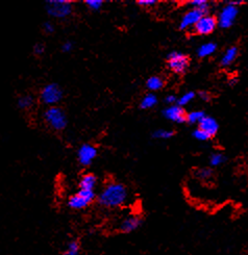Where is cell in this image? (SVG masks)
Wrapping results in <instances>:
<instances>
[{"instance_id": "9", "label": "cell", "mask_w": 248, "mask_h": 255, "mask_svg": "<svg viewBox=\"0 0 248 255\" xmlns=\"http://www.w3.org/2000/svg\"><path fill=\"white\" fill-rule=\"evenodd\" d=\"M208 13L205 10L198 9V8H191L189 9L187 13L184 14V16L181 19L180 22V29L181 30H188L190 28H193L194 25L198 22V20L207 15Z\"/></svg>"}, {"instance_id": "17", "label": "cell", "mask_w": 248, "mask_h": 255, "mask_svg": "<svg viewBox=\"0 0 248 255\" xmlns=\"http://www.w3.org/2000/svg\"><path fill=\"white\" fill-rule=\"evenodd\" d=\"M159 102V99L156 94L153 93H148L143 98H142L140 102V108L142 110H150L152 108H155Z\"/></svg>"}, {"instance_id": "19", "label": "cell", "mask_w": 248, "mask_h": 255, "mask_svg": "<svg viewBox=\"0 0 248 255\" xmlns=\"http://www.w3.org/2000/svg\"><path fill=\"white\" fill-rule=\"evenodd\" d=\"M34 103V98L31 95H22L17 100V106L20 110H29Z\"/></svg>"}, {"instance_id": "24", "label": "cell", "mask_w": 248, "mask_h": 255, "mask_svg": "<svg viewBox=\"0 0 248 255\" xmlns=\"http://www.w3.org/2000/svg\"><path fill=\"white\" fill-rule=\"evenodd\" d=\"M63 255H79V243L77 241L70 242Z\"/></svg>"}, {"instance_id": "34", "label": "cell", "mask_w": 248, "mask_h": 255, "mask_svg": "<svg viewBox=\"0 0 248 255\" xmlns=\"http://www.w3.org/2000/svg\"><path fill=\"white\" fill-rule=\"evenodd\" d=\"M177 101V97L175 95H168L166 96V98H165V102H166L167 104H169V106H173V104Z\"/></svg>"}, {"instance_id": "30", "label": "cell", "mask_w": 248, "mask_h": 255, "mask_svg": "<svg viewBox=\"0 0 248 255\" xmlns=\"http://www.w3.org/2000/svg\"><path fill=\"white\" fill-rule=\"evenodd\" d=\"M158 3L156 0H139L137 1V4L142 6V7H148V6H153Z\"/></svg>"}, {"instance_id": "7", "label": "cell", "mask_w": 248, "mask_h": 255, "mask_svg": "<svg viewBox=\"0 0 248 255\" xmlns=\"http://www.w3.org/2000/svg\"><path fill=\"white\" fill-rule=\"evenodd\" d=\"M238 14H239V7L228 3L226 6L222 7L218 17H216L218 26L223 29H228L232 27Z\"/></svg>"}, {"instance_id": "16", "label": "cell", "mask_w": 248, "mask_h": 255, "mask_svg": "<svg viewBox=\"0 0 248 255\" xmlns=\"http://www.w3.org/2000/svg\"><path fill=\"white\" fill-rule=\"evenodd\" d=\"M217 48L218 46L214 42L205 43L202 46H199V48L197 49V56L199 59H205V57L214 54L217 51Z\"/></svg>"}, {"instance_id": "22", "label": "cell", "mask_w": 248, "mask_h": 255, "mask_svg": "<svg viewBox=\"0 0 248 255\" xmlns=\"http://www.w3.org/2000/svg\"><path fill=\"white\" fill-rule=\"evenodd\" d=\"M195 97H196V94L194 92H192V91H190V92H187V93H185L184 95H182L180 98H177V106H180V107H185V106H187V104H189L190 103L191 101H193L194 99H195Z\"/></svg>"}, {"instance_id": "31", "label": "cell", "mask_w": 248, "mask_h": 255, "mask_svg": "<svg viewBox=\"0 0 248 255\" xmlns=\"http://www.w3.org/2000/svg\"><path fill=\"white\" fill-rule=\"evenodd\" d=\"M43 30H44L46 33L50 34V33L54 32V25L52 24L51 22L47 21V22H45L44 24H43Z\"/></svg>"}, {"instance_id": "33", "label": "cell", "mask_w": 248, "mask_h": 255, "mask_svg": "<svg viewBox=\"0 0 248 255\" xmlns=\"http://www.w3.org/2000/svg\"><path fill=\"white\" fill-rule=\"evenodd\" d=\"M73 49V43L70 42V41H67L65 42L63 45H62V51L63 52H70L71 50Z\"/></svg>"}, {"instance_id": "23", "label": "cell", "mask_w": 248, "mask_h": 255, "mask_svg": "<svg viewBox=\"0 0 248 255\" xmlns=\"http://www.w3.org/2000/svg\"><path fill=\"white\" fill-rule=\"evenodd\" d=\"M227 160V156L220 153V152H216V153H213L210 156V165L212 167H219L222 164L226 163Z\"/></svg>"}, {"instance_id": "8", "label": "cell", "mask_w": 248, "mask_h": 255, "mask_svg": "<svg viewBox=\"0 0 248 255\" xmlns=\"http://www.w3.org/2000/svg\"><path fill=\"white\" fill-rule=\"evenodd\" d=\"M217 27V18L213 15L207 14L198 20L192 29L194 33L198 34V36H209V34L214 32Z\"/></svg>"}, {"instance_id": "2", "label": "cell", "mask_w": 248, "mask_h": 255, "mask_svg": "<svg viewBox=\"0 0 248 255\" xmlns=\"http://www.w3.org/2000/svg\"><path fill=\"white\" fill-rule=\"evenodd\" d=\"M43 116L47 125L56 131L64 130L68 125L65 112L58 107H49L44 112Z\"/></svg>"}, {"instance_id": "25", "label": "cell", "mask_w": 248, "mask_h": 255, "mask_svg": "<svg viewBox=\"0 0 248 255\" xmlns=\"http://www.w3.org/2000/svg\"><path fill=\"white\" fill-rule=\"evenodd\" d=\"M190 5L192 6V8H198L209 13L210 3L207 0H192V1H190Z\"/></svg>"}, {"instance_id": "13", "label": "cell", "mask_w": 248, "mask_h": 255, "mask_svg": "<svg viewBox=\"0 0 248 255\" xmlns=\"http://www.w3.org/2000/svg\"><path fill=\"white\" fill-rule=\"evenodd\" d=\"M142 224V219L138 216H131L125 218L120 224V231L123 234H131L137 230Z\"/></svg>"}, {"instance_id": "35", "label": "cell", "mask_w": 248, "mask_h": 255, "mask_svg": "<svg viewBox=\"0 0 248 255\" xmlns=\"http://www.w3.org/2000/svg\"><path fill=\"white\" fill-rule=\"evenodd\" d=\"M237 84H238V78L237 77H234V78L229 80V86H231V87H235Z\"/></svg>"}, {"instance_id": "28", "label": "cell", "mask_w": 248, "mask_h": 255, "mask_svg": "<svg viewBox=\"0 0 248 255\" xmlns=\"http://www.w3.org/2000/svg\"><path fill=\"white\" fill-rule=\"evenodd\" d=\"M192 135H193V137L196 138V140L202 141V142H206V141H208V140H210V138H211L205 131L200 130L199 128L195 129V130L192 132Z\"/></svg>"}, {"instance_id": "4", "label": "cell", "mask_w": 248, "mask_h": 255, "mask_svg": "<svg viewBox=\"0 0 248 255\" xmlns=\"http://www.w3.org/2000/svg\"><path fill=\"white\" fill-rule=\"evenodd\" d=\"M64 97V92L62 88L57 84H48L46 85L40 93V100L45 106L56 107Z\"/></svg>"}, {"instance_id": "27", "label": "cell", "mask_w": 248, "mask_h": 255, "mask_svg": "<svg viewBox=\"0 0 248 255\" xmlns=\"http://www.w3.org/2000/svg\"><path fill=\"white\" fill-rule=\"evenodd\" d=\"M85 4L91 10H99L103 5V1L102 0H87Z\"/></svg>"}, {"instance_id": "10", "label": "cell", "mask_w": 248, "mask_h": 255, "mask_svg": "<svg viewBox=\"0 0 248 255\" xmlns=\"http://www.w3.org/2000/svg\"><path fill=\"white\" fill-rule=\"evenodd\" d=\"M97 156V148L91 144L81 145L77 151V159L84 167L90 166Z\"/></svg>"}, {"instance_id": "11", "label": "cell", "mask_w": 248, "mask_h": 255, "mask_svg": "<svg viewBox=\"0 0 248 255\" xmlns=\"http://www.w3.org/2000/svg\"><path fill=\"white\" fill-rule=\"evenodd\" d=\"M164 118H166L169 121L175 122V123H185L186 122V115L184 108L177 106V104H173V106H169L162 112Z\"/></svg>"}, {"instance_id": "18", "label": "cell", "mask_w": 248, "mask_h": 255, "mask_svg": "<svg viewBox=\"0 0 248 255\" xmlns=\"http://www.w3.org/2000/svg\"><path fill=\"white\" fill-rule=\"evenodd\" d=\"M165 86V82L164 79L158 75H153L150 76L147 80H146V87L149 91L152 92H157L161 89H163Z\"/></svg>"}, {"instance_id": "3", "label": "cell", "mask_w": 248, "mask_h": 255, "mask_svg": "<svg viewBox=\"0 0 248 255\" xmlns=\"http://www.w3.org/2000/svg\"><path fill=\"white\" fill-rule=\"evenodd\" d=\"M49 16L56 19H64L72 14L73 2L70 0H48L45 4Z\"/></svg>"}, {"instance_id": "26", "label": "cell", "mask_w": 248, "mask_h": 255, "mask_svg": "<svg viewBox=\"0 0 248 255\" xmlns=\"http://www.w3.org/2000/svg\"><path fill=\"white\" fill-rule=\"evenodd\" d=\"M196 176L202 180H208L213 176V170L210 168H202L197 170Z\"/></svg>"}, {"instance_id": "5", "label": "cell", "mask_w": 248, "mask_h": 255, "mask_svg": "<svg viewBox=\"0 0 248 255\" xmlns=\"http://www.w3.org/2000/svg\"><path fill=\"white\" fill-rule=\"evenodd\" d=\"M167 66L172 72L184 74L190 66V59L183 52L172 51L167 55Z\"/></svg>"}, {"instance_id": "6", "label": "cell", "mask_w": 248, "mask_h": 255, "mask_svg": "<svg viewBox=\"0 0 248 255\" xmlns=\"http://www.w3.org/2000/svg\"><path fill=\"white\" fill-rule=\"evenodd\" d=\"M95 197L96 195L94 191L79 190L76 194L70 197L68 200V206L75 211L84 210L94 201Z\"/></svg>"}, {"instance_id": "15", "label": "cell", "mask_w": 248, "mask_h": 255, "mask_svg": "<svg viewBox=\"0 0 248 255\" xmlns=\"http://www.w3.org/2000/svg\"><path fill=\"white\" fill-rule=\"evenodd\" d=\"M97 184V177L92 173H87L79 180V190L94 191Z\"/></svg>"}, {"instance_id": "12", "label": "cell", "mask_w": 248, "mask_h": 255, "mask_svg": "<svg viewBox=\"0 0 248 255\" xmlns=\"http://www.w3.org/2000/svg\"><path fill=\"white\" fill-rule=\"evenodd\" d=\"M198 128L200 130L205 131L211 138L215 136L219 130V124L215 118L211 117V116H205V117L200 120L198 123Z\"/></svg>"}, {"instance_id": "20", "label": "cell", "mask_w": 248, "mask_h": 255, "mask_svg": "<svg viewBox=\"0 0 248 255\" xmlns=\"http://www.w3.org/2000/svg\"><path fill=\"white\" fill-rule=\"evenodd\" d=\"M206 116L204 111H192L186 115V122L189 124H198Z\"/></svg>"}, {"instance_id": "14", "label": "cell", "mask_w": 248, "mask_h": 255, "mask_svg": "<svg viewBox=\"0 0 248 255\" xmlns=\"http://www.w3.org/2000/svg\"><path fill=\"white\" fill-rule=\"evenodd\" d=\"M238 55H239V48L237 46H232V47L228 48L227 51L224 52V54L221 57V61H220L221 67L223 68L230 67L236 60L238 59Z\"/></svg>"}, {"instance_id": "21", "label": "cell", "mask_w": 248, "mask_h": 255, "mask_svg": "<svg viewBox=\"0 0 248 255\" xmlns=\"http://www.w3.org/2000/svg\"><path fill=\"white\" fill-rule=\"evenodd\" d=\"M175 134L174 130L169 129H157L152 132V137L156 140H169Z\"/></svg>"}, {"instance_id": "29", "label": "cell", "mask_w": 248, "mask_h": 255, "mask_svg": "<svg viewBox=\"0 0 248 255\" xmlns=\"http://www.w3.org/2000/svg\"><path fill=\"white\" fill-rule=\"evenodd\" d=\"M34 55H42L45 52V46L42 43H35L32 48Z\"/></svg>"}, {"instance_id": "32", "label": "cell", "mask_w": 248, "mask_h": 255, "mask_svg": "<svg viewBox=\"0 0 248 255\" xmlns=\"http://www.w3.org/2000/svg\"><path fill=\"white\" fill-rule=\"evenodd\" d=\"M197 95H198V97H199L200 99L206 101V102H209V101L211 100V95L209 94V93H208L207 91H199Z\"/></svg>"}, {"instance_id": "1", "label": "cell", "mask_w": 248, "mask_h": 255, "mask_svg": "<svg viewBox=\"0 0 248 255\" xmlns=\"http://www.w3.org/2000/svg\"><path fill=\"white\" fill-rule=\"evenodd\" d=\"M98 203L106 208H116L127 200V189L120 182H110L105 185L98 196Z\"/></svg>"}]
</instances>
